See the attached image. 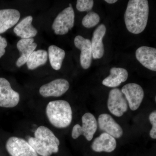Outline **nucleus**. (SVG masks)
Listing matches in <instances>:
<instances>
[{"label":"nucleus","mask_w":156,"mask_h":156,"mask_svg":"<svg viewBox=\"0 0 156 156\" xmlns=\"http://www.w3.org/2000/svg\"><path fill=\"white\" fill-rule=\"evenodd\" d=\"M148 15L147 1L130 0L124 15L126 28L131 33H141L146 27Z\"/></svg>","instance_id":"obj_1"},{"label":"nucleus","mask_w":156,"mask_h":156,"mask_svg":"<svg viewBox=\"0 0 156 156\" xmlns=\"http://www.w3.org/2000/svg\"><path fill=\"white\" fill-rule=\"evenodd\" d=\"M28 142L37 154L51 156L58 152L60 144L59 140L48 127L41 126L35 131L34 137H31Z\"/></svg>","instance_id":"obj_2"},{"label":"nucleus","mask_w":156,"mask_h":156,"mask_svg":"<svg viewBox=\"0 0 156 156\" xmlns=\"http://www.w3.org/2000/svg\"><path fill=\"white\" fill-rule=\"evenodd\" d=\"M46 112L49 122L55 128H67L72 121V110L66 101H50L46 107Z\"/></svg>","instance_id":"obj_3"},{"label":"nucleus","mask_w":156,"mask_h":156,"mask_svg":"<svg viewBox=\"0 0 156 156\" xmlns=\"http://www.w3.org/2000/svg\"><path fill=\"white\" fill-rule=\"evenodd\" d=\"M82 126L75 125L72 131L73 139L83 135L88 141H91L97 131L98 123L95 116L90 113H86L82 118Z\"/></svg>","instance_id":"obj_4"},{"label":"nucleus","mask_w":156,"mask_h":156,"mask_svg":"<svg viewBox=\"0 0 156 156\" xmlns=\"http://www.w3.org/2000/svg\"><path fill=\"white\" fill-rule=\"evenodd\" d=\"M74 21V11L69 4V7L59 13L54 20L52 28L56 34L63 35L73 27Z\"/></svg>","instance_id":"obj_5"},{"label":"nucleus","mask_w":156,"mask_h":156,"mask_svg":"<svg viewBox=\"0 0 156 156\" xmlns=\"http://www.w3.org/2000/svg\"><path fill=\"white\" fill-rule=\"evenodd\" d=\"M6 148L11 156H38L27 141L16 136H12L8 140Z\"/></svg>","instance_id":"obj_6"},{"label":"nucleus","mask_w":156,"mask_h":156,"mask_svg":"<svg viewBox=\"0 0 156 156\" xmlns=\"http://www.w3.org/2000/svg\"><path fill=\"white\" fill-rule=\"evenodd\" d=\"M108 108L112 114L118 117L122 116L128 111V101L119 89H114L109 92Z\"/></svg>","instance_id":"obj_7"},{"label":"nucleus","mask_w":156,"mask_h":156,"mask_svg":"<svg viewBox=\"0 0 156 156\" xmlns=\"http://www.w3.org/2000/svg\"><path fill=\"white\" fill-rule=\"evenodd\" d=\"M20 95L11 88V84L4 78H0V107L11 108L17 106Z\"/></svg>","instance_id":"obj_8"},{"label":"nucleus","mask_w":156,"mask_h":156,"mask_svg":"<svg viewBox=\"0 0 156 156\" xmlns=\"http://www.w3.org/2000/svg\"><path fill=\"white\" fill-rule=\"evenodd\" d=\"M131 110L139 108L144 98V91L138 84L131 83L125 85L121 90Z\"/></svg>","instance_id":"obj_9"},{"label":"nucleus","mask_w":156,"mask_h":156,"mask_svg":"<svg viewBox=\"0 0 156 156\" xmlns=\"http://www.w3.org/2000/svg\"><path fill=\"white\" fill-rule=\"evenodd\" d=\"M69 86L65 79H56L41 86L39 92L44 97H60L67 92Z\"/></svg>","instance_id":"obj_10"},{"label":"nucleus","mask_w":156,"mask_h":156,"mask_svg":"<svg viewBox=\"0 0 156 156\" xmlns=\"http://www.w3.org/2000/svg\"><path fill=\"white\" fill-rule=\"evenodd\" d=\"M76 47L81 50L80 63L83 69H87L90 67L92 63V53L91 41L84 38L81 36L76 37L74 39Z\"/></svg>","instance_id":"obj_11"},{"label":"nucleus","mask_w":156,"mask_h":156,"mask_svg":"<svg viewBox=\"0 0 156 156\" xmlns=\"http://www.w3.org/2000/svg\"><path fill=\"white\" fill-rule=\"evenodd\" d=\"M97 123L101 130L114 138H120L122 136V128L110 115L107 114L100 115L98 117Z\"/></svg>","instance_id":"obj_12"},{"label":"nucleus","mask_w":156,"mask_h":156,"mask_svg":"<svg viewBox=\"0 0 156 156\" xmlns=\"http://www.w3.org/2000/svg\"><path fill=\"white\" fill-rule=\"evenodd\" d=\"M136 59L144 67L151 70L156 71V49L142 46L136 51Z\"/></svg>","instance_id":"obj_13"},{"label":"nucleus","mask_w":156,"mask_h":156,"mask_svg":"<svg viewBox=\"0 0 156 156\" xmlns=\"http://www.w3.org/2000/svg\"><path fill=\"white\" fill-rule=\"evenodd\" d=\"M106 32L105 26L103 24H101L93 32L91 42L92 58L94 59H99L103 56L105 50L102 40Z\"/></svg>","instance_id":"obj_14"},{"label":"nucleus","mask_w":156,"mask_h":156,"mask_svg":"<svg viewBox=\"0 0 156 156\" xmlns=\"http://www.w3.org/2000/svg\"><path fill=\"white\" fill-rule=\"evenodd\" d=\"M117 142L115 138L107 133H102L92 143L91 147L96 152L111 153L115 149Z\"/></svg>","instance_id":"obj_15"},{"label":"nucleus","mask_w":156,"mask_h":156,"mask_svg":"<svg viewBox=\"0 0 156 156\" xmlns=\"http://www.w3.org/2000/svg\"><path fill=\"white\" fill-rule=\"evenodd\" d=\"M37 47L36 43H34V39H21L17 42V47L20 53V56L16 62V66L20 67L25 64L31 54Z\"/></svg>","instance_id":"obj_16"},{"label":"nucleus","mask_w":156,"mask_h":156,"mask_svg":"<svg viewBox=\"0 0 156 156\" xmlns=\"http://www.w3.org/2000/svg\"><path fill=\"white\" fill-rule=\"evenodd\" d=\"M20 14L16 9L0 10V34L14 26L20 18Z\"/></svg>","instance_id":"obj_17"},{"label":"nucleus","mask_w":156,"mask_h":156,"mask_svg":"<svg viewBox=\"0 0 156 156\" xmlns=\"http://www.w3.org/2000/svg\"><path fill=\"white\" fill-rule=\"evenodd\" d=\"M128 73L122 68L113 67L110 69L109 75L102 81V83L107 87L115 88L127 80Z\"/></svg>","instance_id":"obj_18"},{"label":"nucleus","mask_w":156,"mask_h":156,"mask_svg":"<svg viewBox=\"0 0 156 156\" xmlns=\"http://www.w3.org/2000/svg\"><path fill=\"white\" fill-rule=\"evenodd\" d=\"M33 17L27 16L23 19L14 28V33L22 39L32 38L37 35V30L32 25Z\"/></svg>","instance_id":"obj_19"},{"label":"nucleus","mask_w":156,"mask_h":156,"mask_svg":"<svg viewBox=\"0 0 156 156\" xmlns=\"http://www.w3.org/2000/svg\"><path fill=\"white\" fill-rule=\"evenodd\" d=\"M48 52L52 67L56 70L60 69L65 56L64 50L55 45H51L48 48Z\"/></svg>","instance_id":"obj_20"},{"label":"nucleus","mask_w":156,"mask_h":156,"mask_svg":"<svg viewBox=\"0 0 156 156\" xmlns=\"http://www.w3.org/2000/svg\"><path fill=\"white\" fill-rule=\"evenodd\" d=\"M48 53L46 50H40L34 51L27 62L29 69L34 70L44 65L48 61Z\"/></svg>","instance_id":"obj_21"},{"label":"nucleus","mask_w":156,"mask_h":156,"mask_svg":"<svg viewBox=\"0 0 156 156\" xmlns=\"http://www.w3.org/2000/svg\"><path fill=\"white\" fill-rule=\"evenodd\" d=\"M100 21V17L98 14L93 11H89L83 18L82 24L87 28L94 27L98 24Z\"/></svg>","instance_id":"obj_22"},{"label":"nucleus","mask_w":156,"mask_h":156,"mask_svg":"<svg viewBox=\"0 0 156 156\" xmlns=\"http://www.w3.org/2000/svg\"><path fill=\"white\" fill-rule=\"evenodd\" d=\"M94 5L93 0H78L76 3V9L80 12L91 11Z\"/></svg>","instance_id":"obj_23"},{"label":"nucleus","mask_w":156,"mask_h":156,"mask_svg":"<svg viewBox=\"0 0 156 156\" xmlns=\"http://www.w3.org/2000/svg\"><path fill=\"white\" fill-rule=\"evenodd\" d=\"M150 122L152 126L150 132V135L152 139H156V112L151 113L149 115Z\"/></svg>","instance_id":"obj_24"},{"label":"nucleus","mask_w":156,"mask_h":156,"mask_svg":"<svg viewBox=\"0 0 156 156\" xmlns=\"http://www.w3.org/2000/svg\"><path fill=\"white\" fill-rule=\"evenodd\" d=\"M7 45L8 43L6 39L0 35V58L4 56L5 53V48Z\"/></svg>","instance_id":"obj_25"},{"label":"nucleus","mask_w":156,"mask_h":156,"mask_svg":"<svg viewBox=\"0 0 156 156\" xmlns=\"http://www.w3.org/2000/svg\"><path fill=\"white\" fill-rule=\"evenodd\" d=\"M105 1L106 2L108 3V4H113L116 2L118 1H117V0H105Z\"/></svg>","instance_id":"obj_26"}]
</instances>
